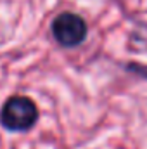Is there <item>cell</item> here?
<instances>
[{"label":"cell","instance_id":"6da1fadb","mask_svg":"<svg viewBox=\"0 0 147 149\" xmlns=\"http://www.w3.org/2000/svg\"><path fill=\"white\" fill-rule=\"evenodd\" d=\"M38 120L37 104L23 95H14L10 97L2 111H0V121L7 130L12 132H24L30 130Z\"/></svg>","mask_w":147,"mask_h":149},{"label":"cell","instance_id":"7a4b0ae2","mask_svg":"<svg viewBox=\"0 0 147 149\" xmlns=\"http://www.w3.org/2000/svg\"><path fill=\"white\" fill-rule=\"evenodd\" d=\"M88 26L85 19L74 12H62L52 21V35L62 47H78L85 42Z\"/></svg>","mask_w":147,"mask_h":149}]
</instances>
